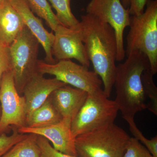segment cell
<instances>
[{
  "label": "cell",
  "instance_id": "obj_22",
  "mask_svg": "<svg viewBox=\"0 0 157 157\" xmlns=\"http://www.w3.org/2000/svg\"><path fill=\"white\" fill-rule=\"evenodd\" d=\"M28 135L19 133L15 128L11 135H7L6 133L0 135V157L2 156L14 144L27 137Z\"/></svg>",
  "mask_w": 157,
  "mask_h": 157
},
{
  "label": "cell",
  "instance_id": "obj_15",
  "mask_svg": "<svg viewBox=\"0 0 157 157\" xmlns=\"http://www.w3.org/2000/svg\"><path fill=\"white\" fill-rule=\"evenodd\" d=\"M25 26L10 1L3 0L0 5V41L9 46Z\"/></svg>",
  "mask_w": 157,
  "mask_h": 157
},
{
  "label": "cell",
  "instance_id": "obj_11",
  "mask_svg": "<svg viewBox=\"0 0 157 157\" xmlns=\"http://www.w3.org/2000/svg\"><path fill=\"white\" fill-rule=\"evenodd\" d=\"M72 120L63 118L58 123L42 128H31L23 127L17 129L21 134H34L42 136L50 141L56 150L77 157L75 145V139L71 131Z\"/></svg>",
  "mask_w": 157,
  "mask_h": 157
},
{
  "label": "cell",
  "instance_id": "obj_6",
  "mask_svg": "<svg viewBox=\"0 0 157 157\" xmlns=\"http://www.w3.org/2000/svg\"><path fill=\"white\" fill-rule=\"evenodd\" d=\"M39 43L25 26L9 45L14 84L19 94L28 82L38 72Z\"/></svg>",
  "mask_w": 157,
  "mask_h": 157
},
{
  "label": "cell",
  "instance_id": "obj_2",
  "mask_svg": "<svg viewBox=\"0 0 157 157\" xmlns=\"http://www.w3.org/2000/svg\"><path fill=\"white\" fill-rule=\"evenodd\" d=\"M125 61L117 66L115 100L119 110L127 122L135 121L137 112L147 109L141 75L150 69L147 57L140 51L133 52Z\"/></svg>",
  "mask_w": 157,
  "mask_h": 157
},
{
  "label": "cell",
  "instance_id": "obj_25",
  "mask_svg": "<svg viewBox=\"0 0 157 157\" xmlns=\"http://www.w3.org/2000/svg\"><path fill=\"white\" fill-rule=\"evenodd\" d=\"M11 62L9 46L0 41V81L4 73L11 70Z\"/></svg>",
  "mask_w": 157,
  "mask_h": 157
},
{
  "label": "cell",
  "instance_id": "obj_12",
  "mask_svg": "<svg viewBox=\"0 0 157 157\" xmlns=\"http://www.w3.org/2000/svg\"><path fill=\"white\" fill-rule=\"evenodd\" d=\"M43 75L37 72L28 82L23 90L22 94L25 101L26 116L41 106L55 90L67 85L55 77L46 78Z\"/></svg>",
  "mask_w": 157,
  "mask_h": 157
},
{
  "label": "cell",
  "instance_id": "obj_13",
  "mask_svg": "<svg viewBox=\"0 0 157 157\" xmlns=\"http://www.w3.org/2000/svg\"><path fill=\"white\" fill-rule=\"evenodd\" d=\"M9 1L22 17L25 26L36 38L45 51V62L50 64L56 63L52 53L54 34L45 28L42 20L35 16L26 0Z\"/></svg>",
  "mask_w": 157,
  "mask_h": 157
},
{
  "label": "cell",
  "instance_id": "obj_19",
  "mask_svg": "<svg viewBox=\"0 0 157 157\" xmlns=\"http://www.w3.org/2000/svg\"><path fill=\"white\" fill-rule=\"evenodd\" d=\"M33 12L44 20L54 32L61 24L47 0H26Z\"/></svg>",
  "mask_w": 157,
  "mask_h": 157
},
{
  "label": "cell",
  "instance_id": "obj_21",
  "mask_svg": "<svg viewBox=\"0 0 157 157\" xmlns=\"http://www.w3.org/2000/svg\"><path fill=\"white\" fill-rule=\"evenodd\" d=\"M127 123L129 124L130 131L134 137L139 140L147 149L153 157H157V136H155L151 139H147L138 128L135 121H130Z\"/></svg>",
  "mask_w": 157,
  "mask_h": 157
},
{
  "label": "cell",
  "instance_id": "obj_4",
  "mask_svg": "<svg viewBox=\"0 0 157 157\" xmlns=\"http://www.w3.org/2000/svg\"><path fill=\"white\" fill-rule=\"evenodd\" d=\"M114 123L75 138L77 157H123L130 138Z\"/></svg>",
  "mask_w": 157,
  "mask_h": 157
},
{
  "label": "cell",
  "instance_id": "obj_18",
  "mask_svg": "<svg viewBox=\"0 0 157 157\" xmlns=\"http://www.w3.org/2000/svg\"><path fill=\"white\" fill-rule=\"evenodd\" d=\"M56 11L57 18L62 25L69 28L75 29L79 25V21L76 19L71 11V0H47Z\"/></svg>",
  "mask_w": 157,
  "mask_h": 157
},
{
  "label": "cell",
  "instance_id": "obj_10",
  "mask_svg": "<svg viewBox=\"0 0 157 157\" xmlns=\"http://www.w3.org/2000/svg\"><path fill=\"white\" fill-rule=\"evenodd\" d=\"M52 53L57 61L74 59L81 65L89 67L90 62L78 29L66 27L61 24L54 32Z\"/></svg>",
  "mask_w": 157,
  "mask_h": 157
},
{
  "label": "cell",
  "instance_id": "obj_24",
  "mask_svg": "<svg viewBox=\"0 0 157 157\" xmlns=\"http://www.w3.org/2000/svg\"><path fill=\"white\" fill-rule=\"evenodd\" d=\"M37 143L41 151V157H76L63 153L52 146L45 137L38 135Z\"/></svg>",
  "mask_w": 157,
  "mask_h": 157
},
{
  "label": "cell",
  "instance_id": "obj_23",
  "mask_svg": "<svg viewBox=\"0 0 157 157\" xmlns=\"http://www.w3.org/2000/svg\"><path fill=\"white\" fill-rule=\"evenodd\" d=\"M123 157H153L147 149L139 140L131 137Z\"/></svg>",
  "mask_w": 157,
  "mask_h": 157
},
{
  "label": "cell",
  "instance_id": "obj_8",
  "mask_svg": "<svg viewBox=\"0 0 157 157\" xmlns=\"http://www.w3.org/2000/svg\"><path fill=\"white\" fill-rule=\"evenodd\" d=\"M0 135L11 126L18 129L25 126L26 106L24 98L14 84L11 70L3 74L0 81Z\"/></svg>",
  "mask_w": 157,
  "mask_h": 157
},
{
  "label": "cell",
  "instance_id": "obj_1",
  "mask_svg": "<svg viewBox=\"0 0 157 157\" xmlns=\"http://www.w3.org/2000/svg\"><path fill=\"white\" fill-rule=\"evenodd\" d=\"M78 29L94 71L103 82L104 94L111 95L114 86L117 66V45L115 32L108 24L93 15H82Z\"/></svg>",
  "mask_w": 157,
  "mask_h": 157
},
{
  "label": "cell",
  "instance_id": "obj_9",
  "mask_svg": "<svg viewBox=\"0 0 157 157\" xmlns=\"http://www.w3.org/2000/svg\"><path fill=\"white\" fill-rule=\"evenodd\" d=\"M86 10V14L108 24L114 30L117 45L116 61L123 60L126 56L124 32L130 25L131 16L129 8H125L121 0H91Z\"/></svg>",
  "mask_w": 157,
  "mask_h": 157
},
{
  "label": "cell",
  "instance_id": "obj_7",
  "mask_svg": "<svg viewBox=\"0 0 157 157\" xmlns=\"http://www.w3.org/2000/svg\"><path fill=\"white\" fill-rule=\"evenodd\" d=\"M38 70L43 75H52L65 84L84 90L88 94L104 90L102 80L94 71H90L88 68L76 63L71 59L59 61L53 64L39 60Z\"/></svg>",
  "mask_w": 157,
  "mask_h": 157
},
{
  "label": "cell",
  "instance_id": "obj_5",
  "mask_svg": "<svg viewBox=\"0 0 157 157\" xmlns=\"http://www.w3.org/2000/svg\"><path fill=\"white\" fill-rule=\"evenodd\" d=\"M118 111L115 101L109 100L104 90L88 94L84 104L71 122L73 138L114 123Z\"/></svg>",
  "mask_w": 157,
  "mask_h": 157
},
{
  "label": "cell",
  "instance_id": "obj_20",
  "mask_svg": "<svg viewBox=\"0 0 157 157\" xmlns=\"http://www.w3.org/2000/svg\"><path fill=\"white\" fill-rule=\"evenodd\" d=\"M150 69L144 71L141 75L142 85L147 101V109L157 115V87Z\"/></svg>",
  "mask_w": 157,
  "mask_h": 157
},
{
  "label": "cell",
  "instance_id": "obj_17",
  "mask_svg": "<svg viewBox=\"0 0 157 157\" xmlns=\"http://www.w3.org/2000/svg\"><path fill=\"white\" fill-rule=\"evenodd\" d=\"M37 137L35 134H28L27 137L14 144L1 157H41Z\"/></svg>",
  "mask_w": 157,
  "mask_h": 157
},
{
  "label": "cell",
  "instance_id": "obj_26",
  "mask_svg": "<svg viewBox=\"0 0 157 157\" xmlns=\"http://www.w3.org/2000/svg\"><path fill=\"white\" fill-rule=\"evenodd\" d=\"M147 0H129V13L131 16H138L143 13Z\"/></svg>",
  "mask_w": 157,
  "mask_h": 157
},
{
  "label": "cell",
  "instance_id": "obj_27",
  "mask_svg": "<svg viewBox=\"0 0 157 157\" xmlns=\"http://www.w3.org/2000/svg\"><path fill=\"white\" fill-rule=\"evenodd\" d=\"M121 2L125 8L128 9L129 8V6H130L129 0H121Z\"/></svg>",
  "mask_w": 157,
  "mask_h": 157
},
{
  "label": "cell",
  "instance_id": "obj_3",
  "mask_svg": "<svg viewBox=\"0 0 157 157\" xmlns=\"http://www.w3.org/2000/svg\"><path fill=\"white\" fill-rule=\"evenodd\" d=\"M142 14L131 16L126 38V56L140 51L147 57L150 70L157 73V0H147Z\"/></svg>",
  "mask_w": 157,
  "mask_h": 157
},
{
  "label": "cell",
  "instance_id": "obj_16",
  "mask_svg": "<svg viewBox=\"0 0 157 157\" xmlns=\"http://www.w3.org/2000/svg\"><path fill=\"white\" fill-rule=\"evenodd\" d=\"M49 97L39 108L26 116L25 126L42 128L58 123L63 119Z\"/></svg>",
  "mask_w": 157,
  "mask_h": 157
},
{
  "label": "cell",
  "instance_id": "obj_14",
  "mask_svg": "<svg viewBox=\"0 0 157 157\" xmlns=\"http://www.w3.org/2000/svg\"><path fill=\"white\" fill-rule=\"evenodd\" d=\"M88 94L84 90L66 85L55 90L50 98L63 118L72 121L84 104Z\"/></svg>",
  "mask_w": 157,
  "mask_h": 157
},
{
  "label": "cell",
  "instance_id": "obj_29",
  "mask_svg": "<svg viewBox=\"0 0 157 157\" xmlns=\"http://www.w3.org/2000/svg\"><path fill=\"white\" fill-rule=\"evenodd\" d=\"M1 107H0V116H1Z\"/></svg>",
  "mask_w": 157,
  "mask_h": 157
},
{
  "label": "cell",
  "instance_id": "obj_28",
  "mask_svg": "<svg viewBox=\"0 0 157 157\" xmlns=\"http://www.w3.org/2000/svg\"><path fill=\"white\" fill-rule=\"evenodd\" d=\"M3 0H0V5H1V3H2V2H3Z\"/></svg>",
  "mask_w": 157,
  "mask_h": 157
}]
</instances>
